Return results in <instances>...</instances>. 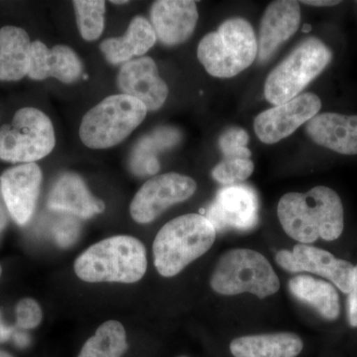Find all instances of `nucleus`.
I'll return each mask as SVG.
<instances>
[{
	"instance_id": "nucleus-3",
	"label": "nucleus",
	"mask_w": 357,
	"mask_h": 357,
	"mask_svg": "<svg viewBox=\"0 0 357 357\" xmlns=\"http://www.w3.org/2000/svg\"><path fill=\"white\" fill-rule=\"evenodd\" d=\"M213 223L204 215L189 213L167 222L155 238L154 264L164 277H174L210 250L215 241Z\"/></svg>"
},
{
	"instance_id": "nucleus-32",
	"label": "nucleus",
	"mask_w": 357,
	"mask_h": 357,
	"mask_svg": "<svg viewBox=\"0 0 357 357\" xmlns=\"http://www.w3.org/2000/svg\"><path fill=\"white\" fill-rule=\"evenodd\" d=\"M2 195L1 191H0V234H1L2 230L6 229L7 225V213L6 211V204L2 203Z\"/></svg>"
},
{
	"instance_id": "nucleus-8",
	"label": "nucleus",
	"mask_w": 357,
	"mask_h": 357,
	"mask_svg": "<svg viewBox=\"0 0 357 357\" xmlns=\"http://www.w3.org/2000/svg\"><path fill=\"white\" fill-rule=\"evenodd\" d=\"M56 144L52 121L41 110L24 107L13 121L0 128V159L11 163H34L53 151Z\"/></svg>"
},
{
	"instance_id": "nucleus-9",
	"label": "nucleus",
	"mask_w": 357,
	"mask_h": 357,
	"mask_svg": "<svg viewBox=\"0 0 357 357\" xmlns=\"http://www.w3.org/2000/svg\"><path fill=\"white\" fill-rule=\"evenodd\" d=\"M197 190L192 178L167 173L150 178L134 196L130 215L138 223H149L167 208L191 198Z\"/></svg>"
},
{
	"instance_id": "nucleus-5",
	"label": "nucleus",
	"mask_w": 357,
	"mask_h": 357,
	"mask_svg": "<svg viewBox=\"0 0 357 357\" xmlns=\"http://www.w3.org/2000/svg\"><path fill=\"white\" fill-rule=\"evenodd\" d=\"M215 292L225 296L251 293L259 299L274 295L280 281L266 258L251 249H231L220 258L211 278Z\"/></svg>"
},
{
	"instance_id": "nucleus-29",
	"label": "nucleus",
	"mask_w": 357,
	"mask_h": 357,
	"mask_svg": "<svg viewBox=\"0 0 357 357\" xmlns=\"http://www.w3.org/2000/svg\"><path fill=\"white\" fill-rule=\"evenodd\" d=\"M347 314L349 325L357 328V265L354 266V281L347 300Z\"/></svg>"
},
{
	"instance_id": "nucleus-19",
	"label": "nucleus",
	"mask_w": 357,
	"mask_h": 357,
	"mask_svg": "<svg viewBox=\"0 0 357 357\" xmlns=\"http://www.w3.org/2000/svg\"><path fill=\"white\" fill-rule=\"evenodd\" d=\"M48 208L89 218L102 213L105 206L89 192L83 178L75 174H66L54 185L48 198Z\"/></svg>"
},
{
	"instance_id": "nucleus-23",
	"label": "nucleus",
	"mask_w": 357,
	"mask_h": 357,
	"mask_svg": "<svg viewBox=\"0 0 357 357\" xmlns=\"http://www.w3.org/2000/svg\"><path fill=\"white\" fill-rule=\"evenodd\" d=\"M294 297L314 307L321 317L330 321L340 316V296L333 284L307 275H299L289 281Z\"/></svg>"
},
{
	"instance_id": "nucleus-12",
	"label": "nucleus",
	"mask_w": 357,
	"mask_h": 357,
	"mask_svg": "<svg viewBox=\"0 0 357 357\" xmlns=\"http://www.w3.org/2000/svg\"><path fill=\"white\" fill-rule=\"evenodd\" d=\"M257 195L252 188L245 185H231L218 192L206 218L215 230H241L252 229L258 220Z\"/></svg>"
},
{
	"instance_id": "nucleus-38",
	"label": "nucleus",
	"mask_w": 357,
	"mask_h": 357,
	"mask_svg": "<svg viewBox=\"0 0 357 357\" xmlns=\"http://www.w3.org/2000/svg\"><path fill=\"white\" fill-rule=\"evenodd\" d=\"M1 273H2V269H1V266H0V276H1Z\"/></svg>"
},
{
	"instance_id": "nucleus-30",
	"label": "nucleus",
	"mask_w": 357,
	"mask_h": 357,
	"mask_svg": "<svg viewBox=\"0 0 357 357\" xmlns=\"http://www.w3.org/2000/svg\"><path fill=\"white\" fill-rule=\"evenodd\" d=\"M76 234L77 227H73L70 223H65L62 227L59 229L57 232L59 243L63 244V245L69 244L77 236Z\"/></svg>"
},
{
	"instance_id": "nucleus-33",
	"label": "nucleus",
	"mask_w": 357,
	"mask_h": 357,
	"mask_svg": "<svg viewBox=\"0 0 357 357\" xmlns=\"http://www.w3.org/2000/svg\"><path fill=\"white\" fill-rule=\"evenodd\" d=\"M13 333L11 328H6L3 325H0V342H6Z\"/></svg>"
},
{
	"instance_id": "nucleus-24",
	"label": "nucleus",
	"mask_w": 357,
	"mask_h": 357,
	"mask_svg": "<svg viewBox=\"0 0 357 357\" xmlns=\"http://www.w3.org/2000/svg\"><path fill=\"white\" fill-rule=\"evenodd\" d=\"M128 349L126 333L119 321L102 324L86 340L79 357H121Z\"/></svg>"
},
{
	"instance_id": "nucleus-13",
	"label": "nucleus",
	"mask_w": 357,
	"mask_h": 357,
	"mask_svg": "<svg viewBox=\"0 0 357 357\" xmlns=\"http://www.w3.org/2000/svg\"><path fill=\"white\" fill-rule=\"evenodd\" d=\"M42 171L36 163L21 164L7 169L0 177V191L14 222L24 225L36 208Z\"/></svg>"
},
{
	"instance_id": "nucleus-16",
	"label": "nucleus",
	"mask_w": 357,
	"mask_h": 357,
	"mask_svg": "<svg viewBox=\"0 0 357 357\" xmlns=\"http://www.w3.org/2000/svg\"><path fill=\"white\" fill-rule=\"evenodd\" d=\"M301 8L298 1L279 0L268 6L260 24L258 58L261 62L274 55L277 49L299 29Z\"/></svg>"
},
{
	"instance_id": "nucleus-28",
	"label": "nucleus",
	"mask_w": 357,
	"mask_h": 357,
	"mask_svg": "<svg viewBox=\"0 0 357 357\" xmlns=\"http://www.w3.org/2000/svg\"><path fill=\"white\" fill-rule=\"evenodd\" d=\"M17 325L24 330L36 328L42 321V310L33 299H23L16 306Z\"/></svg>"
},
{
	"instance_id": "nucleus-14",
	"label": "nucleus",
	"mask_w": 357,
	"mask_h": 357,
	"mask_svg": "<svg viewBox=\"0 0 357 357\" xmlns=\"http://www.w3.org/2000/svg\"><path fill=\"white\" fill-rule=\"evenodd\" d=\"M117 84L123 95L139 100L150 112L163 107L168 98V86L159 76L153 59L149 57L131 60L122 66Z\"/></svg>"
},
{
	"instance_id": "nucleus-34",
	"label": "nucleus",
	"mask_w": 357,
	"mask_h": 357,
	"mask_svg": "<svg viewBox=\"0 0 357 357\" xmlns=\"http://www.w3.org/2000/svg\"><path fill=\"white\" fill-rule=\"evenodd\" d=\"M15 340L16 342H17V344L20 345V347H25V345L28 344V338L27 337H25L24 335H17Z\"/></svg>"
},
{
	"instance_id": "nucleus-26",
	"label": "nucleus",
	"mask_w": 357,
	"mask_h": 357,
	"mask_svg": "<svg viewBox=\"0 0 357 357\" xmlns=\"http://www.w3.org/2000/svg\"><path fill=\"white\" fill-rule=\"evenodd\" d=\"M253 171L250 159H225L213 168V177L220 184L231 185L250 177Z\"/></svg>"
},
{
	"instance_id": "nucleus-11",
	"label": "nucleus",
	"mask_w": 357,
	"mask_h": 357,
	"mask_svg": "<svg viewBox=\"0 0 357 357\" xmlns=\"http://www.w3.org/2000/svg\"><path fill=\"white\" fill-rule=\"evenodd\" d=\"M321 102L318 96L305 93L290 102L265 110L256 116V135L265 144H274L295 132L319 114Z\"/></svg>"
},
{
	"instance_id": "nucleus-4",
	"label": "nucleus",
	"mask_w": 357,
	"mask_h": 357,
	"mask_svg": "<svg viewBox=\"0 0 357 357\" xmlns=\"http://www.w3.org/2000/svg\"><path fill=\"white\" fill-rule=\"evenodd\" d=\"M258 55L255 30L243 18L225 20L215 32L208 33L198 46V59L215 77H236L248 69Z\"/></svg>"
},
{
	"instance_id": "nucleus-15",
	"label": "nucleus",
	"mask_w": 357,
	"mask_h": 357,
	"mask_svg": "<svg viewBox=\"0 0 357 357\" xmlns=\"http://www.w3.org/2000/svg\"><path fill=\"white\" fill-rule=\"evenodd\" d=\"M157 39L167 46L183 43L191 37L199 20L196 1L159 0L150 13Z\"/></svg>"
},
{
	"instance_id": "nucleus-31",
	"label": "nucleus",
	"mask_w": 357,
	"mask_h": 357,
	"mask_svg": "<svg viewBox=\"0 0 357 357\" xmlns=\"http://www.w3.org/2000/svg\"><path fill=\"white\" fill-rule=\"evenodd\" d=\"M303 4H307V6H337L340 3V1H335V0H311V1H302Z\"/></svg>"
},
{
	"instance_id": "nucleus-27",
	"label": "nucleus",
	"mask_w": 357,
	"mask_h": 357,
	"mask_svg": "<svg viewBox=\"0 0 357 357\" xmlns=\"http://www.w3.org/2000/svg\"><path fill=\"white\" fill-rule=\"evenodd\" d=\"M248 139V134L243 129L230 128L220 135L218 146L225 159H250Z\"/></svg>"
},
{
	"instance_id": "nucleus-35",
	"label": "nucleus",
	"mask_w": 357,
	"mask_h": 357,
	"mask_svg": "<svg viewBox=\"0 0 357 357\" xmlns=\"http://www.w3.org/2000/svg\"><path fill=\"white\" fill-rule=\"evenodd\" d=\"M303 32L309 33L312 30V26L309 24H304L302 28Z\"/></svg>"
},
{
	"instance_id": "nucleus-7",
	"label": "nucleus",
	"mask_w": 357,
	"mask_h": 357,
	"mask_svg": "<svg viewBox=\"0 0 357 357\" xmlns=\"http://www.w3.org/2000/svg\"><path fill=\"white\" fill-rule=\"evenodd\" d=\"M332 59V51L321 40H305L270 73L265 82V98L275 107L290 102L328 67Z\"/></svg>"
},
{
	"instance_id": "nucleus-21",
	"label": "nucleus",
	"mask_w": 357,
	"mask_h": 357,
	"mask_svg": "<svg viewBox=\"0 0 357 357\" xmlns=\"http://www.w3.org/2000/svg\"><path fill=\"white\" fill-rule=\"evenodd\" d=\"M31 45L22 28L4 26L0 29V81H20L28 76Z\"/></svg>"
},
{
	"instance_id": "nucleus-18",
	"label": "nucleus",
	"mask_w": 357,
	"mask_h": 357,
	"mask_svg": "<svg viewBox=\"0 0 357 357\" xmlns=\"http://www.w3.org/2000/svg\"><path fill=\"white\" fill-rule=\"evenodd\" d=\"M307 135L317 144L344 155H357V115L325 112L307 122Z\"/></svg>"
},
{
	"instance_id": "nucleus-2",
	"label": "nucleus",
	"mask_w": 357,
	"mask_h": 357,
	"mask_svg": "<svg viewBox=\"0 0 357 357\" xmlns=\"http://www.w3.org/2000/svg\"><path fill=\"white\" fill-rule=\"evenodd\" d=\"M147 270L146 249L132 236L109 237L93 244L75 262V272L89 283H135Z\"/></svg>"
},
{
	"instance_id": "nucleus-17",
	"label": "nucleus",
	"mask_w": 357,
	"mask_h": 357,
	"mask_svg": "<svg viewBox=\"0 0 357 357\" xmlns=\"http://www.w3.org/2000/svg\"><path fill=\"white\" fill-rule=\"evenodd\" d=\"M83 66L76 52L66 45L49 49L41 41L32 42L31 60L28 77L35 81L55 77L65 84H72L81 77Z\"/></svg>"
},
{
	"instance_id": "nucleus-22",
	"label": "nucleus",
	"mask_w": 357,
	"mask_h": 357,
	"mask_svg": "<svg viewBox=\"0 0 357 357\" xmlns=\"http://www.w3.org/2000/svg\"><path fill=\"white\" fill-rule=\"evenodd\" d=\"M303 347L295 333H265L236 338L230 351L234 357H297Z\"/></svg>"
},
{
	"instance_id": "nucleus-6",
	"label": "nucleus",
	"mask_w": 357,
	"mask_h": 357,
	"mask_svg": "<svg viewBox=\"0 0 357 357\" xmlns=\"http://www.w3.org/2000/svg\"><path fill=\"white\" fill-rule=\"evenodd\" d=\"M147 112L142 102L131 96H107L84 114L79 137L91 149L114 147L142 123Z\"/></svg>"
},
{
	"instance_id": "nucleus-37",
	"label": "nucleus",
	"mask_w": 357,
	"mask_h": 357,
	"mask_svg": "<svg viewBox=\"0 0 357 357\" xmlns=\"http://www.w3.org/2000/svg\"><path fill=\"white\" fill-rule=\"evenodd\" d=\"M112 3H114V4H126V3H128V1H126V0H123V1H112Z\"/></svg>"
},
{
	"instance_id": "nucleus-1",
	"label": "nucleus",
	"mask_w": 357,
	"mask_h": 357,
	"mask_svg": "<svg viewBox=\"0 0 357 357\" xmlns=\"http://www.w3.org/2000/svg\"><path fill=\"white\" fill-rule=\"evenodd\" d=\"M277 215L286 234L303 244L314 243L318 238L337 241L344 231L342 199L325 185L312 188L304 194L284 195Z\"/></svg>"
},
{
	"instance_id": "nucleus-25",
	"label": "nucleus",
	"mask_w": 357,
	"mask_h": 357,
	"mask_svg": "<svg viewBox=\"0 0 357 357\" xmlns=\"http://www.w3.org/2000/svg\"><path fill=\"white\" fill-rule=\"evenodd\" d=\"M77 27L86 41L100 38L105 28V2L102 0H75Z\"/></svg>"
},
{
	"instance_id": "nucleus-20",
	"label": "nucleus",
	"mask_w": 357,
	"mask_h": 357,
	"mask_svg": "<svg viewBox=\"0 0 357 357\" xmlns=\"http://www.w3.org/2000/svg\"><path fill=\"white\" fill-rule=\"evenodd\" d=\"M156 41L151 22L137 16L131 20L123 36L105 39L100 47L110 64L117 65L129 62L134 56L144 55Z\"/></svg>"
},
{
	"instance_id": "nucleus-36",
	"label": "nucleus",
	"mask_w": 357,
	"mask_h": 357,
	"mask_svg": "<svg viewBox=\"0 0 357 357\" xmlns=\"http://www.w3.org/2000/svg\"><path fill=\"white\" fill-rule=\"evenodd\" d=\"M0 357H13L10 354H7V352L3 351H0Z\"/></svg>"
},
{
	"instance_id": "nucleus-10",
	"label": "nucleus",
	"mask_w": 357,
	"mask_h": 357,
	"mask_svg": "<svg viewBox=\"0 0 357 357\" xmlns=\"http://www.w3.org/2000/svg\"><path fill=\"white\" fill-rule=\"evenodd\" d=\"M276 262L286 271L292 273L309 272L319 275L332 282L342 292H351L354 265L335 257L324 249L307 244H297L294 246L293 250L279 251L276 255Z\"/></svg>"
}]
</instances>
